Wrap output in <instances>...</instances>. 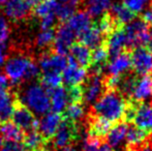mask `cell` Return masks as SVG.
I'll list each match as a JSON object with an SVG mask.
<instances>
[{
	"label": "cell",
	"instance_id": "6da1fadb",
	"mask_svg": "<svg viewBox=\"0 0 152 151\" xmlns=\"http://www.w3.org/2000/svg\"><path fill=\"white\" fill-rule=\"evenodd\" d=\"M126 98L115 89H107L90 107L88 113L96 115L116 124L122 121Z\"/></svg>",
	"mask_w": 152,
	"mask_h": 151
},
{
	"label": "cell",
	"instance_id": "7a4b0ae2",
	"mask_svg": "<svg viewBox=\"0 0 152 151\" xmlns=\"http://www.w3.org/2000/svg\"><path fill=\"white\" fill-rule=\"evenodd\" d=\"M4 71L7 79L14 85L23 81H30L39 76V67L31 58L24 54H14L5 60Z\"/></svg>",
	"mask_w": 152,
	"mask_h": 151
},
{
	"label": "cell",
	"instance_id": "3957f363",
	"mask_svg": "<svg viewBox=\"0 0 152 151\" xmlns=\"http://www.w3.org/2000/svg\"><path fill=\"white\" fill-rule=\"evenodd\" d=\"M34 115H45L51 109L49 93L40 84H30L23 90L18 99Z\"/></svg>",
	"mask_w": 152,
	"mask_h": 151
},
{
	"label": "cell",
	"instance_id": "277c9868",
	"mask_svg": "<svg viewBox=\"0 0 152 151\" xmlns=\"http://www.w3.org/2000/svg\"><path fill=\"white\" fill-rule=\"evenodd\" d=\"M81 137L79 122L68 118H63L52 139L55 149H61L68 145H76Z\"/></svg>",
	"mask_w": 152,
	"mask_h": 151
},
{
	"label": "cell",
	"instance_id": "5b68a950",
	"mask_svg": "<svg viewBox=\"0 0 152 151\" xmlns=\"http://www.w3.org/2000/svg\"><path fill=\"white\" fill-rule=\"evenodd\" d=\"M12 119V122L23 131H30L38 128V120L35 118L34 114L28 108L22 105L18 99L15 101Z\"/></svg>",
	"mask_w": 152,
	"mask_h": 151
},
{
	"label": "cell",
	"instance_id": "8992f818",
	"mask_svg": "<svg viewBox=\"0 0 152 151\" xmlns=\"http://www.w3.org/2000/svg\"><path fill=\"white\" fill-rule=\"evenodd\" d=\"M113 125L114 123L99 116L92 115L90 113H87L86 115L87 137L97 139L102 142H106V138Z\"/></svg>",
	"mask_w": 152,
	"mask_h": 151
},
{
	"label": "cell",
	"instance_id": "52a82bcc",
	"mask_svg": "<svg viewBox=\"0 0 152 151\" xmlns=\"http://www.w3.org/2000/svg\"><path fill=\"white\" fill-rule=\"evenodd\" d=\"M84 91V105H93L104 93V87L102 83V75L89 73L82 84Z\"/></svg>",
	"mask_w": 152,
	"mask_h": 151
},
{
	"label": "cell",
	"instance_id": "ba28073f",
	"mask_svg": "<svg viewBox=\"0 0 152 151\" xmlns=\"http://www.w3.org/2000/svg\"><path fill=\"white\" fill-rule=\"evenodd\" d=\"M132 71L139 76L152 75V54L142 47L130 51Z\"/></svg>",
	"mask_w": 152,
	"mask_h": 151
},
{
	"label": "cell",
	"instance_id": "9c48e42d",
	"mask_svg": "<svg viewBox=\"0 0 152 151\" xmlns=\"http://www.w3.org/2000/svg\"><path fill=\"white\" fill-rule=\"evenodd\" d=\"M74 42H76V34L74 33V31L69 28L66 22L60 23L56 29L53 51L57 54L66 56Z\"/></svg>",
	"mask_w": 152,
	"mask_h": 151
},
{
	"label": "cell",
	"instance_id": "30bf717a",
	"mask_svg": "<svg viewBox=\"0 0 152 151\" xmlns=\"http://www.w3.org/2000/svg\"><path fill=\"white\" fill-rule=\"evenodd\" d=\"M67 57L65 55L57 54L53 50L44 52L38 60L40 69L45 71H59L62 73L67 66Z\"/></svg>",
	"mask_w": 152,
	"mask_h": 151
},
{
	"label": "cell",
	"instance_id": "8fae6325",
	"mask_svg": "<svg viewBox=\"0 0 152 151\" xmlns=\"http://www.w3.org/2000/svg\"><path fill=\"white\" fill-rule=\"evenodd\" d=\"M63 120V116L61 113L57 112H50L47 113L38 121V131L42 133L47 144L52 141L53 137L56 133L61 121Z\"/></svg>",
	"mask_w": 152,
	"mask_h": 151
},
{
	"label": "cell",
	"instance_id": "7c38bea8",
	"mask_svg": "<svg viewBox=\"0 0 152 151\" xmlns=\"http://www.w3.org/2000/svg\"><path fill=\"white\" fill-rule=\"evenodd\" d=\"M130 124L150 133L152 136V101H139L136 113Z\"/></svg>",
	"mask_w": 152,
	"mask_h": 151
},
{
	"label": "cell",
	"instance_id": "4fadbf2b",
	"mask_svg": "<svg viewBox=\"0 0 152 151\" xmlns=\"http://www.w3.org/2000/svg\"><path fill=\"white\" fill-rule=\"evenodd\" d=\"M67 66L62 71L64 86H76L81 85L87 77V69L79 66L70 55L67 56Z\"/></svg>",
	"mask_w": 152,
	"mask_h": 151
},
{
	"label": "cell",
	"instance_id": "5bb4252c",
	"mask_svg": "<svg viewBox=\"0 0 152 151\" xmlns=\"http://www.w3.org/2000/svg\"><path fill=\"white\" fill-rule=\"evenodd\" d=\"M3 12L12 21H22L31 12V6L25 0H7L3 4Z\"/></svg>",
	"mask_w": 152,
	"mask_h": 151
},
{
	"label": "cell",
	"instance_id": "9a60e30c",
	"mask_svg": "<svg viewBox=\"0 0 152 151\" xmlns=\"http://www.w3.org/2000/svg\"><path fill=\"white\" fill-rule=\"evenodd\" d=\"M68 53L79 66L83 67L87 71L90 69L92 64V50L86 44L79 40H76L72 44Z\"/></svg>",
	"mask_w": 152,
	"mask_h": 151
},
{
	"label": "cell",
	"instance_id": "2e32d148",
	"mask_svg": "<svg viewBox=\"0 0 152 151\" xmlns=\"http://www.w3.org/2000/svg\"><path fill=\"white\" fill-rule=\"evenodd\" d=\"M130 98L145 101L152 98V75L140 76L136 82Z\"/></svg>",
	"mask_w": 152,
	"mask_h": 151
},
{
	"label": "cell",
	"instance_id": "e0dca14e",
	"mask_svg": "<svg viewBox=\"0 0 152 151\" xmlns=\"http://www.w3.org/2000/svg\"><path fill=\"white\" fill-rule=\"evenodd\" d=\"M130 51L125 49L117 57L109 62L108 71L110 75H120L132 69V57Z\"/></svg>",
	"mask_w": 152,
	"mask_h": 151
},
{
	"label": "cell",
	"instance_id": "ac0fdd59",
	"mask_svg": "<svg viewBox=\"0 0 152 151\" xmlns=\"http://www.w3.org/2000/svg\"><path fill=\"white\" fill-rule=\"evenodd\" d=\"M91 23V16L87 12V10H79L66 21V24L74 31L76 37L80 36L90 26Z\"/></svg>",
	"mask_w": 152,
	"mask_h": 151
},
{
	"label": "cell",
	"instance_id": "d6986e66",
	"mask_svg": "<svg viewBox=\"0 0 152 151\" xmlns=\"http://www.w3.org/2000/svg\"><path fill=\"white\" fill-rule=\"evenodd\" d=\"M78 38H79V42L86 44L91 50L97 48L104 39V35L100 32L99 28H98L95 21L92 22L90 26H89Z\"/></svg>",
	"mask_w": 152,
	"mask_h": 151
},
{
	"label": "cell",
	"instance_id": "ffe728a7",
	"mask_svg": "<svg viewBox=\"0 0 152 151\" xmlns=\"http://www.w3.org/2000/svg\"><path fill=\"white\" fill-rule=\"evenodd\" d=\"M51 101V108L53 112L62 113L68 105V96L65 86H58L54 89L48 90Z\"/></svg>",
	"mask_w": 152,
	"mask_h": 151
},
{
	"label": "cell",
	"instance_id": "44dd1931",
	"mask_svg": "<svg viewBox=\"0 0 152 151\" xmlns=\"http://www.w3.org/2000/svg\"><path fill=\"white\" fill-rule=\"evenodd\" d=\"M128 129V124L124 121H119L116 124L113 125L111 131H109L106 138V142L112 147H116L123 141L126 137V133Z\"/></svg>",
	"mask_w": 152,
	"mask_h": 151
},
{
	"label": "cell",
	"instance_id": "7402d4cb",
	"mask_svg": "<svg viewBox=\"0 0 152 151\" xmlns=\"http://www.w3.org/2000/svg\"><path fill=\"white\" fill-rule=\"evenodd\" d=\"M0 133L4 140L10 142H21L24 138V131L10 121L3 122L0 126Z\"/></svg>",
	"mask_w": 152,
	"mask_h": 151
},
{
	"label": "cell",
	"instance_id": "603a6c76",
	"mask_svg": "<svg viewBox=\"0 0 152 151\" xmlns=\"http://www.w3.org/2000/svg\"><path fill=\"white\" fill-rule=\"evenodd\" d=\"M15 101L12 94L10 91H5L0 94V121L5 122L10 119L14 112Z\"/></svg>",
	"mask_w": 152,
	"mask_h": 151
},
{
	"label": "cell",
	"instance_id": "cb8c5ba5",
	"mask_svg": "<svg viewBox=\"0 0 152 151\" xmlns=\"http://www.w3.org/2000/svg\"><path fill=\"white\" fill-rule=\"evenodd\" d=\"M111 14L114 16V18L119 23L123 25H127L132 21L138 17V15L132 12L130 9H128L123 3H115L111 6Z\"/></svg>",
	"mask_w": 152,
	"mask_h": 151
},
{
	"label": "cell",
	"instance_id": "d4e9b609",
	"mask_svg": "<svg viewBox=\"0 0 152 151\" xmlns=\"http://www.w3.org/2000/svg\"><path fill=\"white\" fill-rule=\"evenodd\" d=\"M63 79L62 73L59 71H45L39 78V83L47 91L61 86Z\"/></svg>",
	"mask_w": 152,
	"mask_h": 151
},
{
	"label": "cell",
	"instance_id": "484cf974",
	"mask_svg": "<svg viewBox=\"0 0 152 151\" xmlns=\"http://www.w3.org/2000/svg\"><path fill=\"white\" fill-rule=\"evenodd\" d=\"M58 6V0H45L42 3L35 6L34 15L39 19H42L48 16H56Z\"/></svg>",
	"mask_w": 152,
	"mask_h": 151
},
{
	"label": "cell",
	"instance_id": "4316f807",
	"mask_svg": "<svg viewBox=\"0 0 152 151\" xmlns=\"http://www.w3.org/2000/svg\"><path fill=\"white\" fill-rule=\"evenodd\" d=\"M23 141H24L25 147L31 151H34L38 149V148H42V145H47L46 141L42 138V133L38 131V129H33V131H27L26 135H24Z\"/></svg>",
	"mask_w": 152,
	"mask_h": 151
},
{
	"label": "cell",
	"instance_id": "83f0119b",
	"mask_svg": "<svg viewBox=\"0 0 152 151\" xmlns=\"http://www.w3.org/2000/svg\"><path fill=\"white\" fill-rule=\"evenodd\" d=\"M86 10L91 17L99 16L109 9L112 5V0H85Z\"/></svg>",
	"mask_w": 152,
	"mask_h": 151
},
{
	"label": "cell",
	"instance_id": "f1b7e54d",
	"mask_svg": "<svg viewBox=\"0 0 152 151\" xmlns=\"http://www.w3.org/2000/svg\"><path fill=\"white\" fill-rule=\"evenodd\" d=\"M61 114L63 118H68L79 122L84 117V105L83 104H69L68 106H66V108Z\"/></svg>",
	"mask_w": 152,
	"mask_h": 151
},
{
	"label": "cell",
	"instance_id": "f546056e",
	"mask_svg": "<svg viewBox=\"0 0 152 151\" xmlns=\"http://www.w3.org/2000/svg\"><path fill=\"white\" fill-rule=\"evenodd\" d=\"M55 35H56L55 28L42 30V32L38 33L37 36H36V40H35L36 46L40 49H45V48H48V47L53 46L55 40Z\"/></svg>",
	"mask_w": 152,
	"mask_h": 151
},
{
	"label": "cell",
	"instance_id": "4dcf8cb0",
	"mask_svg": "<svg viewBox=\"0 0 152 151\" xmlns=\"http://www.w3.org/2000/svg\"><path fill=\"white\" fill-rule=\"evenodd\" d=\"M10 36V28L5 17L0 14V46L6 48V42Z\"/></svg>",
	"mask_w": 152,
	"mask_h": 151
},
{
	"label": "cell",
	"instance_id": "1f68e13d",
	"mask_svg": "<svg viewBox=\"0 0 152 151\" xmlns=\"http://www.w3.org/2000/svg\"><path fill=\"white\" fill-rule=\"evenodd\" d=\"M148 0H122V3L134 14H140Z\"/></svg>",
	"mask_w": 152,
	"mask_h": 151
},
{
	"label": "cell",
	"instance_id": "d6a6232c",
	"mask_svg": "<svg viewBox=\"0 0 152 151\" xmlns=\"http://www.w3.org/2000/svg\"><path fill=\"white\" fill-rule=\"evenodd\" d=\"M0 151H29L24 144H20L19 142L6 141L0 147Z\"/></svg>",
	"mask_w": 152,
	"mask_h": 151
},
{
	"label": "cell",
	"instance_id": "836d02e7",
	"mask_svg": "<svg viewBox=\"0 0 152 151\" xmlns=\"http://www.w3.org/2000/svg\"><path fill=\"white\" fill-rule=\"evenodd\" d=\"M102 143V142L99 141V140L87 137L84 142V145H83L82 151H98V148H99Z\"/></svg>",
	"mask_w": 152,
	"mask_h": 151
},
{
	"label": "cell",
	"instance_id": "e575fe53",
	"mask_svg": "<svg viewBox=\"0 0 152 151\" xmlns=\"http://www.w3.org/2000/svg\"><path fill=\"white\" fill-rule=\"evenodd\" d=\"M125 151H152V141L134 146H125Z\"/></svg>",
	"mask_w": 152,
	"mask_h": 151
},
{
	"label": "cell",
	"instance_id": "d590c367",
	"mask_svg": "<svg viewBox=\"0 0 152 151\" xmlns=\"http://www.w3.org/2000/svg\"><path fill=\"white\" fill-rule=\"evenodd\" d=\"M56 16H48L45 18L40 19V28L42 30H47V29L54 28L55 20H56Z\"/></svg>",
	"mask_w": 152,
	"mask_h": 151
},
{
	"label": "cell",
	"instance_id": "8d00e7d4",
	"mask_svg": "<svg viewBox=\"0 0 152 151\" xmlns=\"http://www.w3.org/2000/svg\"><path fill=\"white\" fill-rule=\"evenodd\" d=\"M84 0H58V2L60 4H64V5L70 6V7L76 9L81 3H83Z\"/></svg>",
	"mask_w": 152,
	"mask_h": 151
},
{
	"label": "cell",
	"instance_id": "74e56055",
	"mask_svg": "<svg viewBox=\"0 0 152 151\" xmlns=\"http://www.w3.org/2000/svg\"><path fill=\"white\" fill-rule=\"evenodd\" d=\"M8 88V79L6 76L0 74V94L7 91Z\"/></svg>",
	"mask_w": 152,
	"mask_h": 151
},
{
	"label": "cell",
	"instance_id": "f35d334b",
	"mask_svg": "<svg viewBox=\"0 0 152 151\" xmlns=\"http://www.w3.org/2000/svg\"><path fill=\"white\" fill-rule=\"evenodd\" d=\"M98 151H114L112 148V146L109 145L107 142H102V144H100L99 148H98Z\"/></svg>",
	"mask_w": 152,
	"mask_h": 151
},
{
	"label": "cell",
	"instance_id": "ab89813d",
	"mask_svg": "<svg viewBox=\"0 0 152 151\" xmlns=\"http://www.w3.org/2000/svg\"><path fill=\"white\" fill-rule=\"evenodd\" d=\"M4 50H5V48L0 46V66H2V65L5 63V54H4Z\"/></svg>",
	"mask_w": 152,
	"mask_h": 151
},
{
	"label": "cell",
	"instance_id": "60d3db41",
	"mask_svg": "<svg viewBox=\"0 0 152 151\" xmlns=\"http://www.w3.org/2000/svg\"><path fill=\"white\" fill-rule=\"evenodd\" d=\"M25 1H26L30 6H36L39 3H42V1H45V0H25Z\"/></svg>",
	"mask_w": 152,
	"mask_h": 151
},
{
	"label": "cell",
	"instance_id": "b9f144b4",
	"mask_svg": "<svg viewBox=\"0 0 152 151\" xmlns=\"http://www.w3.org/2000/svg\"><path fill=\"white\" fill-rule=\"evenodd\" d=\"M58 151H77L76 147L75 145H68V146H65V147L61 148V149H58Z\"/></svg>",
	"mask_w": 152,
	"mask_h": 151
},
{
	"label": "cell",
	"instance_id": "7bdbcfd3",
	"mask_svg": "<svg viewBox=\"0 0 152 151\" xmlns=\"http://www.w3.org/2000/svg\"><path fill=\"white\" fill-rule=\"evenodd\" d=\"M34 151H51V150H49L48 148H44V147H42V148H38V149L34 150Z\"/></svg>",
	"mask_w": 152,
	"mask_h": 151
},
{
	"label": "cell",
	"instance_id": "ee69618b",
	"mask_svg": "<svg viewBox=\"0 0 152 151\" xmlns=\"http://www.w3.org/2000/svg\"><path fill=\"white\" fill-rule=\"evenodd\" d=\"M7 0H0V4H4Z\"/></svg>",
	"mask_w": 152,
	"mask_h": 151
},
{
	"label": "cell",
	"instance_id": "f6af8a7d",
	"mask_svg": "<svg viewBox=\"0 0 152 151\" xmlns=\"http://www.w3.org/2000/svg\"><path fill=\"white\" fill-rule=\"evenodd\" d=\"M1 145H2V139H1V137H0V147H1Z\"/></svg>",
	"mask_w": 152,
	"mask_h": 151
},
{
	"label": "cell",
	"instance_id": "bcb514c9",
	"mask_svg": "<svg viewBox=\"0 0 152 151\" xmlns=\"http://www.w3.org/2000/svg\"><path fill=\"white\" fill-rule=\"evenodd\" d=\"M150 8L152 9V0H150Z\"/></svg>",
	"mask_w": 152,
	"mask_h": 151
}]
</instances>
